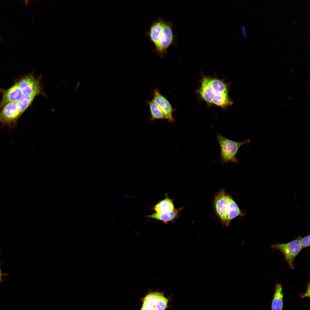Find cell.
Segmentation results:
<instances>
[{
	"label": "cell",
	"mask_w": 310,
	"mask_h": 310,
	"mask_svg": "<svg viewBox=\"0 0 310 310\" xmlns=\"http://www.w3.org/2000/svg\"><path fill=\"white\" fill-rule=\"evenodd\" d=\"M300 242L302 249L309 246H310V235L300 239Z\"/></svg>",
	"instance_id": "obj_17"
},
{
	"label": "cell",
	"mask_w": 310,
	"mask_h": 310,
	"mask_svg": "<svg viewBox=\"0 0 310 310\" xmlns=\"http://www.w3.org/2000/svg\"><path fill=\"white\" fill-rule=\"evenodd\" d=\"M216 139L220 148L221 164L229 162L239 163V162L236 156L239 149L242 145H248L250 142L249 139L242 142L234 141L220 134H218Z\"/></svg>",
	"instance_id": "obj_3"
},
{
	"label": "cell",
	"mask_w": 310,
	"mask_h": 310,
	"mask_svg": "<svg viewBox=\"0 0 310 310\" xmlns=\"http://www.w3.org/2000/svg\"><path fill=\"white\" fill-rule=\"evenodd\" d=\"M183 208V207H182L178 209L175 208L171 211L161 214L155 212L152 214L146 216L145 217L161 221L164 223H167L170 222H173L177 218L180 211Z\"/></svg>",
	"instance_id": "obj_11"
},
{
	"label": "cell",
	"mask_w": 310,
	"mask_h": 310,
	"mask_svg": "<svg viewBox=\"0 0 310 310\" xmlns=\"http://www.w3.org/2000/svg\"><path fill=\"white\" fill-rule=\"evenodd\" d=\"M36 96L35 94L23 95L17 103L20 115L30 105Z\"/></svg>",
	"instance_id": "obj_15"
},
{
	"label": "cell",
	"mask_w": 310,
	"mask_h": 310,
	"mask_svg": "<svg viewBox=\"0 0 310 310\" xmlns=\"http://www.w3.org/2000/svg\"><path fill=\"white\" fill-rule=\"evenodd\" d=\"M23 96L18 83H16L4 92L0 103V107L9 103H17Z\"/></svg>",
	"instance_id": "obj_9"
},
{
	"label": "cell",
	"mask_w": 310,
	"mask_h": 310,
	"mask_svg": "<svg viewBox=\"0 0 310 310\" xmlns=\"http://www.w3.org/2000/svg\"><path fill=\"white\" fill-rule=\"evenodd\" d=\"M229 85L223 79L205 75L195 92L199 99L208 106L214 105L226 109L233 104L228 94Z\"/></svg>",
	"instance_id": "obj_1"
},
{
	"label": "cell",
	"mask_w": 310,
	"mask_h": 310,
	"mask_svg": "<svg viewBox=\"0 0 310 310\" xmlns=\"http://www.w3.org/2000/svg\"><path fill=\"white\" fill-rule=\"evenodd\" d=\"M174 39L172 24L164 21L158 44L156 48V52L161 58L163 57L166 53L168 49L174 43Z\"/></svg>",
	"instance_id": "obj_5"
},
{
	"label": "cell",
	"mask_w": 310,
	"mask_h": 310,
	"mask_svg": "<svg viewBox=\"0 0 310 310\" xmlns=\"http://www.w3.org/2000/svg\"><path fill=\"white\" fill-rule=\"evenodd\" d=\"M18 84L23 95H36L40 90L39 80L31 75L25 76Z\"/></svg>",
	"instance_id": "obj_8"
},
{
	"label": "cell",
	"mask_w": 310,
	"mask_h": 310,
	"mask_svg": "<svg viewBox=\"0 0 310 310\" xmlns=\"http://www.w3.org/2000/svg\"><path fill=\"white\" fill-rule=\"evenodd\" d=\"M3 274L2 273V271H1V267H0V277L2 278V277L3 276Z\"/></svg>",
	"instance_id": "obj_20"
},
{
	"label": "cell",
	"mask_w": 310,
	"mask_h": 310,
	"mask_svg": "<svg viewBox=\"0 0 310 310\" xmlns=\"http://www.w3.org/2000/svg\"><path fill=\"white\" fill-rule=\"evenodd\" d=\"M175 209L173 200L169 198L167 193L165 198L159 201L154 207L153 209L158 214L173 211Z\"/></svg>",
	"instance_id": "obj_12"
},
{
	"label": "cell",
	"mask_w": 310,
	"mask_h": 310,
	"mask_svg": "<svg viewBox=\"0 0 310 310\" xmlns=\"http://www.w3.org/2000/svg\"><path fill=\"white\" fill-rule=\"evenodd\" d=\"M214 206L223 227H228L231 221L236 217L245 215L232 196L223 189L218 191L215 195Z\"/></svg>",
	"instance_id": "obj_2"
},
{
	"label": "cell",
	"mask_w": 310,
	"mask_h": 310,
	"mask_svg": "<svg viewBox=\"0 0 310 310\" xmlns=\"http://www.w3.org/2000/svg\"><path fill=\"white\" fill-rule=\"evenodd\" d=\"M3 107L0 112V122L10 128L13 127L21 115L17 103H9Z\"/></svg>",
	"instance_id": "obj_6"
},
{
	"label": "cell",
	"mask_w": 310,
	"mask_h": 310,
	"mask_svg": "<svg viewBox=\"0 0 310 310\" xmlns=\"http://www.w3.org/2000/svg\"><path fill=\"white\" fill-rule=\"evenodd\" d=\"M1 278H2L1 277H0V283L3 281V280Z\"/></svg>",
	"instance_id": "obj_21"
},
{
	"label": "cell",
	"mask_w": 310,
	"mask_h": 310,
	"mask_svg": "<svg viewBox=\"0 0 310 310\" xmlns=\"http://www.w3.org/2000/svg\"><path fill=\"white\" fill-rule=\"evenodd\" d=\"M147 102L149 106L151 116L150 119V122L151 123L156 119H166L164 113L152 100L148 101Z\"/></svg>",
	"instance_id": "obj_14"
},
{
	"label": "cell",
	"mask_w": 310,
	"mask_h": 310,
	"mask_svg": "<svg viewBox=\"0 0 310 310\" xmlns=\"http://www.w3.org/2000/svg\"><path fill=\"white\" fill-rule=\"evenodd\" d=\"M168 299L160 292L153 307L156 310H165L167 307Z\"/></svg>",
	"instance_id": "obj_16"
},
{
	"label": "cell",
	"mask_w": 310,
	"mask_h": 310,
	"mask_svg": "<svg viewBox=\"0 0 310 310\" xmlns=\"http://www.w3.org/2000/svg\"><path fill=\"white\" fill-rule=\"evenodd\" d=\"M300 239L299 238L288 243L272 244L270 247L281 251L283 254L290 268L293 269L294 268L293 262L295 258L302 249Z\"/></svg>",
	"instance_id": "obj_4"
},
{
	"label": "cell",
	"mask_w": 310,
	"mask_h": 310,
	"mask_svg": "<svg viewBox=\"0 0 310 310\" xmlns=\"http://www.w3.org/2000/svg\"><path fill=\"white\" fill-rule=\"evenodd\" d=\"M283 294L282 284H277L272 303V310H282Z\"/></svg>",
	"instance_id": "obj_13"
},
{
	"label": "cell",
	"mask_w": 310,
	"mask_h": 310,
	"mask_svg": "<svg viewBox=\"0 0 310 310\" xmlns=\"http://www.w3.org/2000/svg\"><path fill=\"white\" fill-rule=\"evenodd\" d=\"M141 310H156L152 307L143 304Z\"/></svg>",
	"instance_id": "obj_18"
},
{
	"label": "cell",
	"mask_w": 310,
	"mask_h": 310,
	"mask_svg": "<svg viewBox=\"0 0 310 310\" xmlns=\"http://www.w3.org/2000/svg\"><path fill=\"white\" fill-rule=\"evenodd\" d=\"M240 28L241 31L243 32L244 37L245 38H246L247 36V32L245 27L243 26H240Z\"/></svg>",
	"instance_id": "obj_19"
},
{
	"label": "cell",
	"mask_w": 310,
	"mask_h": 310,
	"mask_svg": "<svg viewBox=\"0 0 310 310\" xmlns=\"http://www.w3.org/2000/svg\"><path fill=\"white\" fill-rule=\"evenodd\" d=\"M164 22V21L161 18L157 19L152 23L148 32L149 38L154 44L155 49L158 44Z\"/></svg>",
	"instance_id": "obj_10"
},
{
	"label": "cell",
	"mask_w": 310,
	"mask_h": 310,
	"mask_svg": "<svg viewBox=\"0 0 310 310\" xmlns=\"http://www.w3.org/2000/svg\"><path fill=\"white\" fill-rule=\"evenodd\" d=\"M292 98H293V97H290V98H288V99L289 100H291V99H292Z\"/></svg>",
	"instance_id": "obj_22"
},
{
	"label": "cell",
	"mask_w": 310,
	"mask_h": 310,
	"mask_svg": "<svg viewBox=\"0 0 310 310\" xmlns=\"http://www.w3.org/2000/svg\"><path fill=\"white\" fill-rule=\"evenodd\" d=\"M153 94L152 100L164 113L166 120L170 123L174 122L175 121L173 116V113L176 109L173 108L168 100L160 93L158 88L154 90Z\"/></svg>",
	"instance_id": "obj_7"
},
{
	"label": "cell",
	"mask_w": 310,
	"mask_h": 310,
	"mask_svg": "<svg viewBox=\"0 0 310 310\" xmlns=\"http://www.w3.org/2000/svg\"><path fill=\"white\" fill-rule=\"evenodd\" d=\"M293 69H290V72H292L293 71Z\"/></svg>",
	"instance_id": "obj_23"
}]
</instances>
